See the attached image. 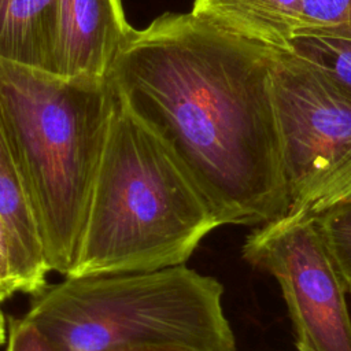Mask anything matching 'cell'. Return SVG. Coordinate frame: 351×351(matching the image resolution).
I'll list each match as a JSON object with an SVG mask.
<instances>
[{
  "label": "cell",
  "instance_id": "3957f363",
  "mask_svg": "<svg viewBox=\"0 0 351 351\" xmlns=\"http://www.w3.org/2000/svg\"><path fill=\"white\" fill-rule=\"evenodd\" d=\"M115 93L107 78H69L0 60V117L49 271L73 263Z\"/></svg>",
  "mask_w": 351,
  "mask_h": 351
},
{
  "label": "cell",
  "instance_id": "5b68a950",
  "mask_svg": "<svg viewBox=\"0 0 351 351\" xmlns=\"http://www.w3.org/2000/svg\"><path fill=\"white\" fill-rule=\"evenodd\" d=\"M241 255L280 285L298 351H351L347 291L311 214L291 210L255 226Z\"/></svg>",
  "mask_w": 351,
  "mask_h": 351
},
{
  "label": "cell",
  "instance_id": "ac0fdd59",
  "mask_svg": "<svg viewBox=\"0 0 351 351\" xmlns=\"http://www.w3.org/2000/svg\"><path fill=\"white\" fill-rule=\"evenodd\" d=\"M7 322H5V317L3 314V311L0 310V346L5 341V336H7Z\"/></svg>",
  "mask_w": 351,
  "mask_h": 351
},
{
  "label": "cell",
  "instance_id": "30bf717a",
  "mask_svg": "<svg viewBox=\"0 0 351 351\" xmlns=\"http://www.w3.org/2000/svg\"><path fill=\"white\" fill-rule=\"evenodd\" d=\"M58 0H0V60L53 74Z\"/></svg>",
  "mask_w": 351,
  "mask_h": 351
},
{
  "label": "cell",
  "instance_id": "2e32d148",
  "mask_svg": "<svg viewBox=\"0 0 351 351\" xmlns=\"http://www.w3.org/2000/svg\"><path fill=\"white\" fill-rule=\"evenodd\" d=\"M18 292L11 267L10 239L5 222L0 214V303Z\"/></svg>",
  "mask_w": 351,
  "mask_h": 351
},
{
  "label": "cell",
  "instance_id": "7a4b0ae2",
  "mask_svg": "<svg viewBox=\"0 0 351 351\" xmlns=\"http://www.w3.org/2000/svg\"><path fill=\"white\" fill-rule=\"evenodd\" d=\"M219 226L173 151L115 93L75 255L64 277L181 266Z\"/></svg>",
  "mask_w": 351,
  "mask_h": 351
},
{
  "label": "cell",
  "instance_id": "5bb4252c",
  "mask_svg": "<svg viewBox=\"0 0 351 351\" xmlns=\"http://www.w3.org/2000/svg\"><path fill=\"white\" fill-rule=\"evenodd\" d=\"M7 351H62L33 321L12 318L8 329Z\"/></svg>",
  "mask_w": 351,
  "mask_h": 351
},
{
  "label": "cell",
  "instance_id": "277c9868",
  "mask_svg": "<svg viewBox=\"0 0 351 351\" xmlns=\"http://www.w3.org/2000/svg\"><path fill=\"white\" fill-rule=\"evenodd\" d=\"M223 287L185 265L64 277L34 295L26 318L62 351L158 344L181 351H236Z\"/></svg>",
  "mask_w": 351,
  "mask_h": 351
},
{
  "label": "cell",
  "instance_id": "7c38bea8",
  "mask_svg": "<svg viewBox=\"0 0 351 351\" xmlns=\"http://www.w3.org/2000/svg\"><path fill=\"white\" fill-rule=\"evenodd\" d=\"M291 52L351 88V40L322 34H298Z\"/></svg>",
  "mask_w": 351,
  "mask_h": 351
},
{
  "label": "cell",
  "instance_id": "9a60e30c",
  "mask_svg": "<svg viewBox=\"0 0 351 351\" xmlns=\"http://www.w3.org/2000/svg\"><path fill=\"white\" fill-rule=\"evenodd\" d=\"M351 196V165L341 170L336 177L306 197L296 208L311 215L326 208L328 206ZM291 211V210H289Z\"/></svg>",
  "mask_w": 351,
  "mask_h": 351
},
{
  "label": "cell",
  "instance_id": "8fae6325",
  "mask_svg": "<svg viewBox=\"0 0 351 351\" xmlns=\"http://www.w3.org/2000/svg\"><path fill=\"white\" fill-rule=\"evenodd\" d=\"M315 225L351 293V196L339 200L313 215Z\"/></svg>",
  "mask_w": 351,
  "mask_h": 351
},
{
  "label": "cell",
  "instance_id": "52a82bcc",
  "mask_svg": "<svg viewBox=\"0 0 351 351\" xmlns=\"http://www.w3.org/2000/svg\"><path fill=\"white\" fill-rule=\"evenodd\" d=\"M130 29L121 0H58L53 74L107 78Z\"/></svg>",
  "mask_w": 351,
  "mask_h": 351
},
{
  "label": "cell",
  "instance_id": "6da1fadb",
  "mask_svg": "<svg viewBox=\"0 0 351 351\" xmlns=\"http://www.w3.org/2000/svg\"><path fill=\"white\" fill-rule=\"evenodd\" d=\"M274 55L191 12H166L129 30L107 75L173 151L222 226H258L289 211L271 95Z\"/></svg>",
  "mask_w": 351,
  "mask_h": 351
},
{
  "label": "cell",
  "instance_id": "4fadbf2b",
  "mask_svg": "<svg viewBox=\"0 0 351 351\" xmlns=\"http://www.w3.org/2000/svg\"><path fill=\"white\" fill-rule=\"evenodd\" d=\"M298 34L351 40V0H303V25Z\"/></svg>",
  "mask_w": 351,
  "mask_h": 351
},
{
  "label": "cell",
  "instance_id": "ba28073f",
  "mask_svg": "<svg viewBox=\"0 0 351 351\" xmlns=\"http://www.w3.org/2000/svg\"><path fill=\"white\" fill-rule=\"evenodd\" d=\"M0 214L10 239L18 292L40 293L49 273L38 226L0 117Z\"/></svg>",
  "mask_w": 351,
  "mask_h": 351
},
{
  "label": "cell",
  "instance_id": "e0dca14e",
  "mask_svg": "<svg viewBox=\"0 0 351 351\" xmlns=\"http://www.w3.org/2000/svg\"><path fill=\"white\" fill-rule=\"evenodd\" d=\"M100 351H181V350L158 346V344H122V346L107 347Z\"/></svg>",
  "mask_w": 351,
  "mask_h": 351
},
{
  "label": "cell",
  "instance_id": "8992f818",
  "mask_svg": "<svg viewBox=\"0 0 351 351\" xmlns=\"http://www.w3.org/2000/svg\"><path fill=\"white\" fill-rule=\"evenodd\" d=\"M271 95L289 210L351 165V88L276 51Z\"/></svg>",
  "mask_w": 351,
  "mask_h": 351
},
{
  "label": "cell",
  "instance_id": "9c48e42d",
  "mask_svg": "<svg viewBox=\"0 0 351 351\" xmlns=\"http://www.w3.org/2000/svg\"><path fill=\"white\" fill-rule=\"evenodd\" d=\"M191 14L234 37L291 52L303 25V0H195Z\"/></svg>",
  "mask_w": 351,
  "mask_h": 351
}]
</instances>
